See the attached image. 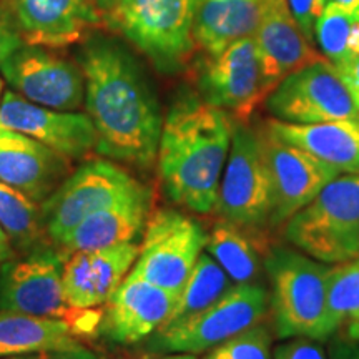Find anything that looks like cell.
Returning <instances> with one entry per match:
<instances>
[{
    "label": "cell",
    "mask_w": 359,
    "mask_h": 359,
    "mask_svg": "<svg viewBox=\"0 0 359 359\" xmlns=\"http://www.w3.org/2000/svg\"><path fill=\"white\" fill-rule=\"evenodd\" d=\"M85 109L97 133V151L148 170L158 155L160 103L145 72L116 39L95 34L79 53Z\"/></svg>",
    "instance_id": "1"
},
{
    "label": "cell",
    "mask_w": 359,
    "mask_h": 359,
    "mask_svg": "<svg viewBox=\"0 0 359 359\" xmlns=\"http://www.w3.org/2000/svg\"><path fill=\"white\" fill-rule=\"evenodd\" d=\"M233 120L226 110L187 93L170 107L158 145L165 195L193 213H210L230 154Z\"/></svg>",
    "instance_id": "2"
},
{
    "label": "cell",
    "mask_w": 359,
    "mask_h": 359,
    "mask_svg": "<svg viewBox=\"0 0 359 359\" xmlns=\"http://www.w3.org/2000/svg\"><path fill=\"white\" fill-rule=\"evenodd\" d=\"M264 266L271 281V309L280 339H327L336 333L327 311L331 268L303 251L275 248Z\"/></svg>",
    "instance_id": "3"
},
{
    "label": "cell",
    "mask_w": 359,
    "mask_h": 359,
    "mask_svg": "<svg viewBox=\"0 0 359 359\" xmlns=\"http://www.w3.org/2000/svg\"><path fill=\"white\" fill-rule=\"evenodd\" d=\"M285 236L321 263L359 257V175H338L286 222Z\"/></svg>",
    "instance_id": "4"
},
{
    "label": "cell",
    "mask_w": 359,
    "mask_h": 359,
    "mask_svg": "<svg viewBox=\"0 0 359 359\" xmlns=\"http://www.w3.org/2000/svg\"><path fill=\"white\" fill-rule=\"evenodd\" d=\"M196 0H115L109 24L160 72L175 74L195 47Z\"/></svg>",
    "instance_id": "5"
},
{
    "label": "cell",
    "mask_w": 359,
    "mask_h": 359,
    "mask_svg": "<svg viewBox=\"0 0 359 359\" xmlns=\"http://www.w3.org/2000/svg\"><path fill=\"white\" fill-rule=\"evenodd\" d=\"M65 258L62 251L47 248L7 262L0 268V309L64 320L75 334L98 330L102 313L67 303L62 278Z\"/></svg>",
    "instance_id": "6"
},
{
    "label": "cell",
    "mask_w": 359,
    "mask_h": 359,
    "mask_svg": "<svg viewBox=\"0 0 359 359\" xmlns=\"http://www.w3.org/2000/svg\"><path fill=\"white\" fill-rule=\"evenodd\" d=\"M271 175L263 133L245 123H233L230 154L215 208L222 219L259 235L264 228L271 226Z\"/></svg>",
    "instance_id": "7"
},
{
    "label": "cell",
    "mask_w": 359,
    "mask_h": 359,
    "mask_svg": "<svg viewBox=\"0 0 359 359\" xmlns=\"http://www.w3.org/2000/svg\"><path fill=\"white\" fill-rule=\"evenodd\" d=\"M266 290L259 285L241 283L231 286L203 311L156 330L147 338V349L154 354L210 351L231 336L258 325L266 314Z\"/></svg>",
    "instance_id": "8"
},
{
    "label": "cell",
    "mask_w": 359,
    "mask_h": 359,
    "mask_svg": "<svg viewBox=\"0 0 359 359\" xmlns=\"http://www.w3.org/2000/svg\"><path fill=\"white\" fill-rule=\"evenodd\" d=\"M148 190L118 165L90 160L40 205L47 236L58 245L85 218Z\"/></svg>",
    "instance_id": "9"
},
{
    "label": "cell",
    "mask_w": 359,
    "mask_h": 359,
    "mask_svg": "<svg viewBox=\"0 0 359 359\" xmlns=\"http://www.w3.org/2000/svg\"><path fill=\"white\" fill-rule=\"evenodd\" d=\"M206 238L193 217L172 208L156 210L147 219L140 253L127 276L180 294L203 253Z\"/></svg>",
    "instance_id": "10"
},
{
    "label": "cell",
    "mask_w": 359,
    "mask_h": 359,
    "mask_svg": "<svg viewBox=\"0 0 359 359\" xmlns=\"http://www.w3.org/2000/svg\"><path fill=\"white\" fill-rule=\"evenodd\" d=\"M266 109L286 123L359 120V107L338 70L326 58L291 72L266 97Z\"/></svg>",
    "instance_id": "11"
},
{
    "label": "cell",
    "mask_w": 359,
    "mask_h": 359,
    "mask_svg": "<svg viewBox=\"0 0 359 359\" xmlns=\"http://www.w3.org/2000/svg\"><path fill=\"white\" fill-rule=\"evenodd\" d=\"M0 72L20 97L37 105L75 111L85 103L80 65L53 53L50 47L24 43L0 62Z\"/></svg>",
    "instance_id": "12"
},
{
    "label": "cell",
    "mask_w": 359,
    "mask_h": 359,
    "mask_svg": "<svg viewBox=\"0 0 359 359\" xmlns=\"http://www.w3.org/2000/svg\"><path fill=\"white\" fill-rule=\"evenodd\" d=\"M263 142L273 188L269 224L278 226L311 203L341 173L302 148L276 140L268 132L263 133Z\"/></svg>",
    "instance_id": "13"
},
{
    "label": "cell",
    "mask_w": 359,
    "mask_h": 359,
    "mask_svg": "<svg viewBox=\"0 0 359 359\" xmlns=\"http://www.w3.org/2000/svg\"><path fill=\"white\" fill-rule=\"evenodd\" d=\"M0 127L24 133L70 160L97 150V133L87 114L47 109L13 92H6L0 102Z\"/></svg>",
    "instance_id": "14"
},
{
    "label": "cell",
    "mask_w": 359,
    "mask_h": 359,
    "mask_svg": "<svg viewBox=\"0 0 359 359\" xmlns=\"http://www.w3.org/2000/svg\"><path fill=\"white\" fill-rule=\"evenodd\" d=\"M178 293L127 276L102 311L98 333L116 344H135L167 325L178 303Z\"/></svg>",
    "instance_id": "15"
},
{
    "label": "cell",
    "mask_w": 359,
    "mask_h": 359,
    "mask_svg": "<svg viewBox=\"0 0 359 359\" xmlns=\"http://www.w3.org/2000/svg\"><path fill=\"white\" fill-rule=\"evenodd\" d=\"M198 87L200 97L210 105L248 116L264 98L253 37L238 40L210 57L200 72Z\"/></svg>",
    "instance_id": "16"
},
{
    "label": "cell",
    "mask_w": 359,
    "mask_h": 359,
    "mask_svg": "<svg viewBox=\"0 0 359 359\" xmlns=\"http://www.w3.org/2000/svg\"><path fill=\"white\" fill-rule=\"evenodd\" d=\"M25 43L60 48L79 42L100 19L95 0H4Z\"/></svg>",
    "instance_id": "17"
},
{
    "label": "cell",
    "mask_w": 359,
    "mask_h": 359,
    "mask_svg": "<svg viewBox=\"0 0 359 359\" xmlns=\"http://www.w3.org/2000/svg\"><path fill=\"white\" fill-rule=\"evenodd\" d=\"M253 40L264 98L291 72L320 58L296 24L286 0H264Z\"/></svg>",
    "instance_id": "18"
},
{
    "label": "cell",
    "mask_w": 359,
    "mask_h": 359,
    "mask_svg": "<svg viewBox=\"0 0 359 359\" xmlns=\"http://www.w3.org/2000/svg\"><path fill=\"white\" fill-rule=\"evenodd\" d=\"M70 172V158L27 135L0 127V182L42 205Z\"/></svg>",
    "instance_id": "19"
},
{
    "label": "cell",
    "mask_w": 359,
    "mask_h": 359,
    "mask_svg": "<svg viewBox=\"0 0 359 359\" xmlns=\"http://www.w3.org/2000/svg\"><path fill=\"white\" fill-rule=\"evenodd\" d=\"M140 246L135 241L95 251H75L64 263V293L75 309L105 304L137 262Z\"/></svg>",
    "instance_id": "20"
},
{
    "label": "cell",
    "mask_w": 359,
    "mask_h": 359,
    "mask_svg": "<svg viewBox=\"0 0 359 359\" xmlns=\"http://www.w3.org/2000/svg\"><path fill=\"white\" fill-rule=\"evenodd\" d=\"M266 132L276 140L308 151L339 173L359 175V120L304 125L271 120Z\"/></svg>",
    "instance_id": "21"
},
{
    "label": "cell",
    "mask_w": 359,
    "mask_h": 359,
    "mask_svg": "<svg viewBox=\"0 0 359 359\" xmlns=\"http://www.w3.org/2000/svg\"><path fill=\"white\" fill-rule=\"evenodd\" d=\"M150 208L151 190H148L85 218L58 246L69 257L75 251H95L132 243L145 228Z\"/></svg>",
    "instance_id": "22"
},
{
    "label": "cell",
    "mask_w": 359,
    "mask_h": 359,
    "mask_svg": "<svg viewBox=\"0 0 359 359\" xmlns=\"http://www.w3.org/2000/svg\"><path fill=\"white\" fill-rule=\"evenodd\" d=\"M264 0H196L195 43L213 57L238 40L253 37Z\"/></svg>",
    "instance_id": "23"
},
{
    "label": "cell",
    "mask_w": 359,
    "mask_h": 359,
    "mask_svg": "<svg viewBox=\"0 0 359 359\" xmlns=\"http://www.w3.org/2000/svg\"><path fill=\"white\" fill-rule=\"evenodd\" d=\"M82 346L70 325L55 318H42L0 309V358L55 351Z\"/></svg>",
    "instance_id": "24"
},
{
    "label": "cell",
    "mask_w": 359,
    "mask_h": 359,
    "mask_svg": "<svg viewBox=\"0 0 359 359\" xmlns=\"http://www.w3.org/2000/svg\"><path fill=\"white\" fill-rule=\"evenodd\" d=\"M205 248L238 285L251 283L258 276L262 251L257 233L222 219L210 231Z\"/></svg>",
    "instance_id": "25"
},
{
    "label": "cell",
    "mask_w": 359,
    "mask_h": 359,
    "mask_svg": "<svg viewBox=\"0 0 359 359\" xmlns=\"http://www.w3.org/2000/svg\"><path fill=\"white\" fill-rule=\"evenodd\" d=\"M0 226L12 248L27 255L52 248L45 231L42 210L20 191L0 182Z\"/></svg>",
    "instance_id": "26"
},
{
    "label": "cell",
    "mask_w": 359,
    "mask_h": 359,
    "mask_svg": "<svg viewBox=\"0 0 359 359\" xmlns=\"http://www.w3.org/2000/svg\"><path fill=\"white\" fill-rule=\"evenodd\" d=\"M314 42L336 69L359 58V8L327 4L314 29Z\"/></svg>",
    "instance_id": "27"
},
{
    "label": "cell",
    "mask_w": 359,
    "mask_h": 359,
    "mask_svg": "<svg viewBox=\"0 0 359 359\" xmlns=\"http://www.w3.org/2000/svg\"><path fill=\"white\" fill-rule=\"evenodd\" d=\"M230 280L231 278L226 275V271L219 266L212 255L201 253L185 286L180 291L178 303L168 323L193 316V314L203 311L205 308L212 306L231 288Z\"/></svg>",
    "instance_id": "28"
},
{
    "label": "cell",
    "mask_w": 359,
    "mask_h": 359,
    "mask_svg": "<svg viewBox=\"0 0 359 359\" xmlns=\"http://www.w3.org/2000/svg\"><path fill=\"white\" fill-rule=\"evenodd\" d=\"M327 311L336 330L348 323L353 331L359 333V257L331 268Z\"/></svg>",
    "instance_id": "29"
},
{
    "label": "cell",
    "mask_w": 359,
    "mask_h": 359,
    "mask_svg": "<svg viewBox=\"0 0 359 359\" xmlns=\"http://www.w3.org/2000/svg\"><path fill=\"white\" fill-rule=\"evenodd\" d=\"M203 359H273L271 333L258 323L217 344Z\"/></svg>",
    "instance_id": "30"
},
{
    "label": "cell",
    "mask_w": 359,
    "mask_h": 359,
    "mask_svg": "<svg viewBox=\"0 0 359 359\" xmlns=\"http://www.w3.org/2000/svg\"><path fill=\"white\" fill-rule=\"evenodd\" d=\"M296 24L299 25L308 42H314V29L325 12L327 0H286Z\"/></svg>",
    "instance_id": "31"
},
{
    "label": "cell",
    "mask_w": 359,
    "mask_h": 359,
    "mask_svg": "<svg viewBox=\"0 0 359 359\" xmlns=\"http://www.w3.org/2000/svg\"><path fill=\"white\" fill-rule=\"evenodd\" d=\"M273 359H326V356L314 339L291 338L273 351Z\"/></svg>",
    "instance_id": "32"
},
{
    "label": "cell",
    "mask_w": 359,
    "mask_h": 359,
    "mask_svg": "<svg viewBox=\"0 0 359 359\" xmlns=\"http://www.w3.org/2000/svg\"><path fill=\"white\" fill-rule=\"evenodd\" d=\"M24 39L8 12L0 6V62L24 45Z\"/></svg>",
    "instance_id": "33"
},
{
    "label": "cell",
    "mask_w": 359,
    "mask_h": 359,
    "mask_svg": "<svg viewBox=\"0 0 359 359\" xmlns=\"http://www.w3.org/2000/svg\"><path fill=\"white\" fill-rule=\"evenodd\" d=\"M17 359H98L95 354L83 346L70 348V349H55V351H43L35 354H27Z\"/></svg>",
    "instance_id": "34"
},
{
    "label": "cell",
    "mask_w": 359,
    "mask_h": 359,
    "mask_svg": "<svg viewBox=\"0 0 359 359\" xmlns=\"http://www.w3.org/2000/svg\"><path fill=\"white\" fill-rule=\"evenodd\" d=\"M336 70H338V74L341 75V79H343V82L348 85L349 92L353 93L354 100H356L358 107H359V58L351 62V64L338 67Z\"/></svg>",
    "instance_id": "35"
},
{
    "label": "cell",
    "mask_w": 359,
    "mask_h": 359,
    "mask_svg": "<svg viewBox=\"0 0 359 359\" xmlns=\"http://www.w3.org/2000/svg\"><path fill=\"white\" fill-rule=\"evenodd\" d=\"M13 258V248L8 241V238L6 233H4L2 226H0V268L4 266L7 262H11Z\"/></svg>",
    "instance_id": "36"
},
{
    "label": "cell",
    "mask_w": 359,
    "mask_h": 359,
    "mask_svg": "<svg viewBox=\"0 0 359 359\" xmlns=\"http://www.w3.org/2000/svg\"><path fill=\"white\" fill-rule=\"evenodd\" d=\"M334 359H359V343L339 348L334 354Z\"/></svg>",
    "instance_id": "37"
},
{
    "label": "cell",
    "mask_w": 359,
    "mask_h": 359,
    "mask_svg": "<svg viewBox=\"0 0 359 359\" xmlns=\"http://www.w3.org/2000/svg\"><path fill=\"white\" fill-rule=\"evenodd\" d=\"M133 359H196L195 354L188 353H161L156 356H142V358H133Z\"/></svg>",
    "instance_id": "38"
},
{
    "label": "cell",
    "mask_w": 359,
    "mask_h": 359,
    "mask_svg": "<svg viewBox=\"0 0 359 359\" xmlns=\"http://www.w3.org/2000/svg\"><path fill=\"white\" fill-rule=\"evenodd\" d=\"M327 4H334V6L341 8H346V11L359 8V0H327Z\"/></svg>",
    "instance_id": "39"
},
{
    "label": "cell",
    "mask_w": 359,
    "mask_h": 359,
    "mask_svg": "<svg viewBox=\"0 0 359 359\" xmlns=\"http://www.w3.org/2000/svg\"><path fill=\"white\" fill-rule=\"evenodd\" d=\"M95 2H97L98 8H100V12L103 13V12L107 11V8H109V7L111 6V4L115 2V0H95Z\"/></svg>",
    "instance_id": "40"
},
{
    "label": "cell",
    "mask_w": 359,
    "mask_h": 359,
    "mask_svg": "<svg viewBox=\"0 0 359 359\" xmlns=\"http://www.w3.org/2000/svg\"><path fill=\"white\" fill-rule=\"evenodd\" d=\"M0 92H2V80H0Z\"/></svg>",
    "instance_id": "41"
}]
</instances>
